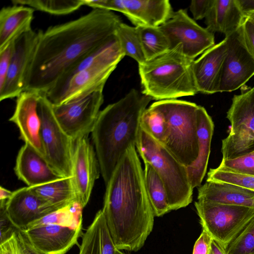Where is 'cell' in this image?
Returning a JSON list of instances; mask_svg holds the SVG:
<instances>
[{
    "label": "cell",
    "instance_id": "cell-44",
    "mask_svg": "<svg viewBox=\"0 0 254 254\" xmlns=\"http://www.w3.org/2000/svg\"><path fill=\"white\" fill-rule=\"evenodd\" d=\"M245 18L254 12V0H236Z\"/></svg>",
    "mask_w": 254,
    "mask_h": 254
},
{
    "label": "cell",
    "instance_id": "cell-14",
    "mask_svg": "<svg viewBox=\"0 0 254 254\" xmlns=\"http://www.w3.org/2000/svg\"><path fill=\"white\" fill-rule=\"evenodd\" d=\"M117 65H99L85 68L58 81L46 93L53 105H58L104 88Z\"/></svg>",
    "mask_w": 254,
    "mask_h": 254
},
{
    "label": "cell",
    "instance_id": "cell-45",
    "mask_svg": "<svg viewBox=\"0 0 254 254\" xmlns=\"http://www.w3.org/2000/svg\"><path fill=\"white\" fill-rule=\"evenodd\" d=\"M13 194L11 191L2 187H0V205L5 204Z\"/></svg>",
    "mask_w": 254,
    "mask_h": 254
},
{
    "label": "cell",
    "instance_id": "cell-12",
    "mask_svg": "<svg viewBox=\"0 0 254 254\" xmlns=\"http://www.w3.org/2000/svg\"><path fill=\"white\" fill-rule=\"evenodd\" d=\"M94 8L117 11L124 14L135 27H158L173 13L168 0H83Z\"/></svg>",
    "mask_w": 254,
    "mask_h": 254
},
{
    "label": "cell",
    "instance_id": "cell-5",
    "mask_svg": "<svg viewBox=\"0 0 254 254\" xmlns=\"http://www.w3.org/2000/svg\"><path fill=\"white\" fill-rule=\"evenodd\" d=\"M135 146L144 163L149 164L162 181L171 210L189 205L192 200L193 189L188 167L140 127Z\"/></svg>",
    "mask_w": 254,
    "mask_h": 254
},
{
    "label": "cell",
    "instance_id": "cell-41",
    "mask_svg": "<svg viewBox=\"0 0 254 254\" xmlns=\"http://www.w3.org/2000/svg\"><path fill=\"white\" fill-rule=\"evenodd\" d=\"M212 241L211 237L202 229L194 244L192 254H209Z\"/></svg>",
    "mask_w": 254,
    "mask_h": 254
},
{
    "label": "cell",
    "instance_id": "cell-39",
    "mask_svg": "<svg viewBox=\"0 0 254 254\" xmlns=\"http://www.w3.org/2000/svg\"><path fill=\"white\" fill-rule=\"evenodd\" d=\"M241 29L245 45L254 59V23L248 18H246Z\"/></svg>",
    "mask_w": 254,
    "mask_h": 254
},
{
    "label": "cell",
    "instance_id": "cell-8",
    "mask_svg": "<svg viewBox=\"0 0 254 254\" xmlns=\"http://www.w3.org/2000/svg\"><path fill=\"white\" fill-rule=\"evenodd\" d=\"M38 111L41 120V137L45 158L62 177H72L74 141L58 122L53 105L45 92H40Z\"/></svg>",
    "mask_w": 254,
    "mask_h": 254
},
{
    "label": "cell",
    "instance_id": "cell-48",
    "mask_svg": "<svg viewBox=\"0 0 254 254\" xmlns=\"http://www.w3.org/2000/svg\"><path fill=\"white\" fill-rule=\"evenodd\" d=\"M115 254H127L124 253L121 250L117 249L116 251Z\"/></svg>",
    "mask_w": 254,
    "mask_h": 254
},
{
    "label": "cell",
    "instance_id": "cell-36",
    "mask_svg": "<svg viewBox=\"0 0 254 254\" xmlns=\"http://www.w3.org/2000/svg\"><path fill=\"white\" fill-rule=\"evenodd\" d=\"M217 168L236 173L254 176V150L235 158L222 159Z\"/></svg>",
    "mask_w": 254,
    "mask_h": 254
},
{
    "label": "cell",
    "instance_id": "cell-1",
    "mask_svg": "<svg viewBox=\"0 0 254 254\" xmlns=\"http://www.w3.org/2000/svg\"><path fill=\"white\" fill-rule=\"evenodd\" d=\"M121 18L94 8L64 23L40 30L25 91L46 93L76 63L116 36Z\"/></svg>",
    "mask_w": 254,
    "mask_h": 254
},
{
    "label": "cell",
    "instance_id": "cell-47",
    "mask_svg": "<svg viewBox=\"0 0 254 254\" xmlns=\"http://www.w3.org/2000/svg\"><path fill=\"white\" fill-rule=\"evenodd\" d=\"M246 18H248L254 23V12L248 15Z\"/></svg>",
    "mask_w": 254,
    "mask_h": 254
},
{
    "label": "cell",
    "instance_id": "cell-43",
    "mask_svg": "<svg viewBox=\"0 0 254 254\" xmlns=\"http://www.w3.org/2000/svg\"><path fill=\"white\" fill-rule=\"evenodd\" d=\"M16 233L23 254H39L31 247L22 231L17 229Z\"/></svg>",
    "mask_w": 254,
    "mask_h": 254
},
{
    "label": "cell",
    "instance_id": "cell-31",
    "mask_svg": "<svg viewBox=\"0 0 254 254\" xmlns=\"http://www.w3.org/2000/svg\"><path fill=\"white\" fill-rule=\"evenodd\" d=\"M116 34L125 56L131 57L138 64L146 61L136 27L122 22L117 28Z\"/></svg>",
    "mask_w": 254,
    "mask_h": 254
},
{
    "label": "cell",
    "instance_id": "cell-18",
    "mask_svg": "<svg viewBox=\"0 0 254 254\" xmlns=\"http://www.w3.org/2000/svg\"><path fill=\"white\" fill-rule=\"evenodd\" d=\"M81 228L50 224L21 231L39 254H65L77 244Z\"/></svg>",
    "mask_w": 254,
    "mask_h": 254
},
{
    "label": "cell",
    "instance_id": "cell-38",
    "mask_svg": "<svg viewBox=\"0 0 254 254\" xmlns=\"http://www.w3.org/2000/svg\"><path fill=\"white\" fill-rule=\"evenodd\" d=\"M213 0H193L190 2V9L195 20H200L206 16Z\"/></svg>",
    "mask_w": 254,
    "mask_h": 254
},
{
    "label": "cell",
    "instance_id": "cell-34",
    "mask_svg": "<svg viewBox=\"0 0 254 254\" xmlns=\"http://www.w3.org/2000/svg\"><path fill=\"white\" fill-rule=\"evenodd\" d=\"M206 181L230 184L254 191V176L227 171L217 167L209 170Z\"/></svg>",
    "mask_w": 254,
    "mask_h": 254
},
{
    "label": "cell",
    "instance_id": "cell-28",
    "mask_svg": "<svg viewBox=\"0 0 254 254\" xmlns=\"http://www.w3.org/2000/svg\"><path fill=\"white\" fill-rule=\"evenodd\" d=\"M144 176L147 192L155 216L160 217L171 210L165 187L154 169L144 163Z\"/></svg>",
    "mask_w": 254,
    "mask_h": 254
},
{
    "label": "cell",
    "instance_id": "cell-3",
    "mask_svg": "<svg viewBox=\"0 0 254 254\" xmlns=\"http://www.w3.org/2000/svg\"><path fill=\"white\" fill-rule=\"evenodd\" d=\"M152 100L132 89L100 111L91 134L105 186L128 148L136 146L140 118Z\"/></svg>",
    "mask_w": 254,
    "mask_h": 254
},
{
    "label": "cell",
    "instance_id": "cell-49",
    "mask_svg": "<svg viewBox=\"0 0 254 254\" xmlns=\"http://www.w3.org/2000/svg\"><path fill=\"white\" fill-rule=\"evenodd\" d=\"M209 254H212V252H211V250H210V252L209 253Z\"/></svg>",
    "mask_w": 254,
    "mask_h": 254
},
{
    "label": "cell",
    "instance_id": "cell-27",
    "mask_svg": "<svg viewBox=\"0 0 254 254\" xmlns=\"http://www.w3.org/2000/svg\"><path fill=\"white\" fill-rule=\"evenodd\" d=\"M55 211L77 201L72 177H63L30 187Z\"/></svg>",
    "mask_w": 254,
    "mask_h": 254
},
{
    "label": "cell",
    "instance_id": "cell-10",
    "mask_svg": "<svg viewBox=\"0 0 254 254\" xmlns=\"http://www.w3.org/2000/svg\"><path fill=\"white\" fill-rule=\"evenodd\" d=\"M159 28L167 38L170 49L178 47L193 60L215 45L214 33L199 25L188 15L187 9L174 11Z\"/></svg>",
    "mask_w": 254,
    "mask_h": 254
},
{
    "label": "cell",
    "instance_id": "cell-2",
    "mask_svg": "<svg viewBox=\"0 0 254 254\" xmlns=\"http://www.w3.org/2000/svg\"><path fill=\"white\" fill-rule=\"evenodd\" d=\"M106 188L102 209L116 248L137 252L152 232L155 216L135 145L127 150Z\"/></svg>",
    "mask_w": 254,
    "mask_h": 254
},
{
    "label": "cell",
    "instance_id": "cell-11",
    "mask_svg": "<svg viewBox=\"0 0 254 254\" xmlns=\"http://www.w3.org/2000/svg\"><path fill=\"white\" fill-rule=\"evenodd\" d=\"M103 89L60 105L52 104L58 122L74 141L91 133L104 102Z\"/></svg>",
    "mask_w": 254,
    "mask_h": 254
},
{
    "label": "cell",
    "instance_id": "cell-20",
    "mask_svg": "<svg viewBox=\"0 0 254 254\" xmlns=\"http://www.w3.org/2000/svg\"><path fill=\"white\" fill-rule=\"evenodd\" d=\"M227 51L225 39L206 50L191 66L192 77L197 92H218L222 65Z\"/></svg>",
    "mask_w": 254,
    "mask_h": 254
},
{
    "label": "cell",
    "instance_id": "cell-42",
    "mask_svg": "<svg viewBox=\"0 0 254 254\" xmlns=\"http://www.w3.org/2000/svg\"><path fill=\"white\" fill-rule=\"evenodd\" d=\"M0 241L1 243L8 238L17 230L8 219L5 212V204L0 205ZM16 229V228H15Z\"/></svg>",
    "mask_w": 254,
    "mask_h": 254
},
{
    "label": "cell",
    "instance_id": "cell-26",
    "mask_svg": "<svg viewBox=\"0 0 254 254\" xmlns=\"http://www.w3.org/2000/svg\"><path fill=\"white\" fill-rule=\"evenodd\" d=\"M117 249L100 209L83 235L79 254H115Z\"/></svg>",
    "mask_w": 254,
    "mask_h": 254
},
{
    "label": "cell",
    "instance_id": "cell-46",
    "mask_svg": "<svg viewBox=\"0 0 254 254\" xmlns=\"http://www.w3.org/2000/svg\"><path fill=\"white\" fill-rule=\"evenodd\" d=\"M211 252L212 254H226L225 249L213 240L211 244Z\"/></svg>",
    "mask_w": 254,
    "mask_h": 254
},
{
    "label": "cell",
    "instance_id": "cell-22",
    "mask_svg": "<svg viewBox=\"0 0 254 254\" xmlns=\"http://www.w3.org/2000/svg\"><path fill=\"white\" fill-rule=\"evenodd\" d=\"M214 129L211 117L204 107L199 106L197 123L198 156L194 162L187 167L193 189L201 186L206 174Z\"/></svg>",
    "mask_w": 254,
    "mask_h": 254
},
{
    "label": "cell",
    "instance_id": "cell-9",
    "mask_svg": "<svg viewBox=\"0 0 254 254\" xmlns=\"http://www.w3.org/2000/svg\"><path fill=\"white\" fill-rule=\"evenodd\" d=\"M226 118L231 128L222 141V159L235 158L254 150V86L233 96Z\"/></svg>",
    "mask_w": 254,
    "mask_h": 254
},
{
    "label": "cell",
    "instance_id": "cell-17",
    "mask_svg": "<svg viewBox=\"0 0 254 254\" xmlns=\"http://www.w3.org/2000/svg\"><path fill=\"white\" fill-rule=\"evenodd\" d=\"M40 92L24 91L17 97L16 106L9 121L14 123L20 138L45 157L41 137V120L38 111Z\"/></svg>",
    "mask_w": 254,
    "mask_h": 254
},
{
    "label": "cell",
    "instance_id": "cell-24",
    "mask_svg": "<svg viewBox=\"0 0 254 254\" xmlns=\"http://www.w3.org/2000/svg\"><path fill=\"white\" fill-rule=\"evenodd\" d=\"M245 19L236 0H213L205 23L210 32L222 33L226 37L237 31Z\"/></svg>",
    "mask_w": 254,
    "mask_h": 254
},
{
    "label": "cell",
    "instance_id": "cell-21",
    "mask_svg": "<svg viewBox=\"0 0 254 254\" xmlns=\"http://www.w3.org/2000/svg\"><path fill=\"white\" fill-rule=\"evenodd\" d=\"M14 171L18 179L29 187L63 177L49 165L45 157L26 143L18 151Z\"/></svg>",
    "mask_w": 254,
    "mask_h": 254
},
{
    "label": "cell",
    "instance_id": "cell-50",
    "mask_svg": "<svg viewBox=\"0 0 254 254\" xmlns=\"http://www.w3.org/2000/svg\"><path fill=\"white\" fill-rule=\"evenodd\" d=\"M253 254H254V253H253Z\"/></svg>",
    "mask_w": 254,
    "mask_h": 254
},
{
    "label": "cell",
    "instance_id": "cell-16",
    "mask_svg": "<svg viewBox=\"0 0 254 254\" xmlns=\"http://www.w3.org/2000/svg\"><path fill=\"white\" fill-rule=\"evenodd\" d=\"M100 173L96 151L88 136L75 140L72 160V182L77 201L83 208L89 201Z\"/></svg>",
    "mask_w": 254,
    "mask_h": 254
},
{
    "label": "cell",
    "instance_id": "cell-32",
    "mask_svg": "<svg viewBox=\"0 0 254 254\" xmlns=\"http://www.w3.org/2000/svg\"><path fill=\"white\" fill-rule=\"evenodd\" d=\"M140 127L158 142L164 144L167 134V123L163 112L153 103L140 118Z\"/></svg>",
    "mask_w": 254,
    "mask_h": 254
},
{
    "label": "cell",
    "instance_id": "cell-25",
    "mask_svg": "<svg viewBox=\"0 0 254 254\" xmlns=\"http://www.w3.org/2000/svg\"><path fill=\"white\" fill-rule=\"evenodd\" d=\"M197 199L254 208V191L225 183L206 181L198 188Z\"/></svg>",
    "mask_w": 254,
    "mask_h": 254
},
{
    "label": "cell",
    "instance_id": "cell-19",
    "mask_svg": "<svg viewBox=\"0 0 254 254\" xmlns=\"http://www.w3.org/2000/svg\"><path fill=\"white\" fill-rule=\"evenodd\" d=\"M6 215L17 230H23L34 221L55 212L29 187L13 191L5 204Z\"/></svg>",
    "mask_w": 254,
    "mask_h": 254
},
{
    "label": "cell",
    "instance_id": "cell-7",
    "mask_svg": "<svg viewBox=\"0 0 254 254\" xmlns=\"http://www.w3.org/2000/svg\"><path fill=\"white\" fill-rule=\"evenodd\" d=\"M202 229L225 249L254 218V208L197 199L194 202Z\"/></svg>",
    "mask_w": 254,
    "mask_h": 254
},
{
    "label": "cell",
    "instance_id": "cell-35",
    "mask_svg": "<svg viewBox=\"0 0 254 254\" xmlns=\"http://www.w3.org/2000/svg\"><path fill=\"white\" fill-rule=\"evenodd\" d=\"M226 254H253L254 252V218L225 249Z\"/></svg>",
    "mask_w": 254,
    "mask_h": 254
},
{
    "label": "cell",
    "instance_id": "cell-15",
    "mask_svg": "<svg viewBox=\"0 0 254 254\" xmlns=\"http://www.w3.org/2000/svg\"><path fill=\"white\" fill-rule=\"evenodd\" d=\"M39 35L40 30L31 29L16 39L6 80L0 90V101L17 97L25 91L27 75Z\"/></svg>",
    "mask_w": 254,
    "mask_h": 254
},
{
    "label": "cell",
    "instance_id": "cell-37",
    "mask_svg": "<svg viewBox=\"0 0 254 254\" xmlns=\"http://www.w3.org/2000/svg\"><path fill=\"white\" fill-rule=\"evenodd\" d=\"M15 40L10 43L4 49L0 51V90L3 87L6 80L14 52Z\"/></svg>",
    "mask_w": 254,
    "mask_h": 254
},
{
    "label": "cell",
    "instance_id": "cell-4",
    "mask_svg": "<svg viewBox=\"0 0 254 254\" xmlns=\"http://www.w3.org/2000/svg\"><path fill=\"white\" fill-rule=\"evenodd\" d=\"M193 61L176 47L138 64L142 93L158 101L194 95Z\"/></svg>",
    "mask_w": 254,
    "mask_h": 254
},
{
    "label": "cell",
    "instance_id": "cell-23",
    "mask_svg": "<svg viewBox=\"0 0 254 254\" xmlns=\"http://www.w3.org/2000/svg\"><path fill=\"white\" fill-rule=\"evenodd\" d=\"M34 9L18 4L2 7L0 11V51L32 29Z\"/></svg>",
    "mask_w": 254,
    "mask_h": 254
},
{
    "label": "cell",
    "instance_id": "cell-6",
    "mask_svg": "<svg viewBox=\"0 0 254 254\" xmlns=\"http://www.w3.org/2000/svg\"><path fill=\"white\" fill-rule=\"evenodd\" d=\"M153 104L165 116L167 134L163 144L182 163L188 167L198 153V112L199 106L186 101L170 99Z\"/></svg>",
    "mask_w": 254,
    "mask_h": 254
},
{
    "label": "cell",
    "instance_id": "cell-33",
    "mask_svg": "<svg viewBox=\"0 0 254 254\" xmlns=\"http://www.w3.org/2000/svg\"><path fill=\"white\" fill-rule=\"evenodd\" d=\"M12 2L54 15L67 14L84 5L83 0H13Z\"/></svg>",
    "mask_w": 254,
    "mask_h": 254
},
{
    "label": "cell",
    "instance_id": "cell-13",
    "mask_svg": "<svg viewBox=\"0 0 254 254\" xmlns=\"http://www.w3.org/2000/svg\"><path fill=\"white\" fill-rule=\"evenodd\" d=\"M241 26L225 38L227 51L221 71L218 92L237 90L254 75V59L245 45Z\"/></svg>",
    "mask_w": 254,
    "mask_h": 254
},
{
    "label": "cell",
    "instance_id": "cell-40",
    "mask_svg": "<svg viewBox=\"0 0 254 254\" xmlns=\"http://www.w3.org/2000/svg\"><path fill=\"white\" fill-rule=\"evenodd\" d=\"M0 254H23L16 230L6 240L0 243Z\"/></svg>",
    "mask_w": 254,
    "mask_h": 254
},
{
    "label": "cell",
    "instance_id": "cell-30",
    "mask_svg": "<svg viewBox=\"0 0 254 254\" xmlns=\"http://www.w3.org/2000/svg\"><path fill=\"white\" fill-rule=\"evenodd\" d=\"M146 61L170 50L169 41L158 27H136Z\"/></svg>",
    "mask_w": 254,
    "mask_h": 254
},
{
    "label": "cell",
    "instance_id": "cell-29",
    "mask_svg": "<svg viewBox=\"0 0 254 254\" xmlns=\"http://www.w3.org/2000/svg\"><path fill=\"white\" fill-rule=\"evenodd\" d=\"M83 207L75 201L30 223L25 229L46 225H58L72 229L82 228Z\"/></svg>",
    "mask_w": 254,
    "mask_h": 254
}]
</instances>
